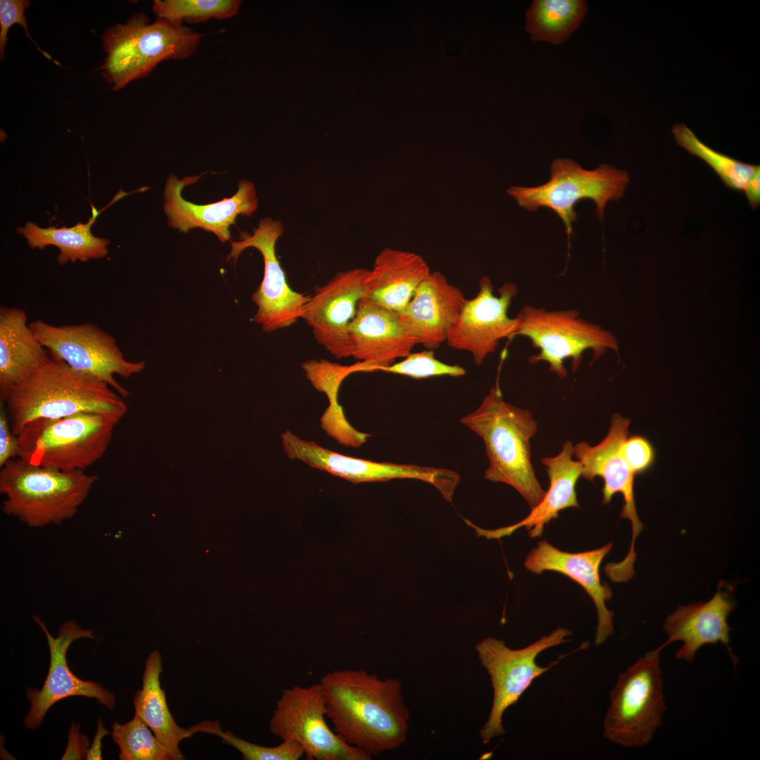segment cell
Returning <instances> with one entry per match:
<instances>
[{"instance_id":"1","label":"cell","mask_w":760,"mask_h":760,"mask_svg":"<svg viewBox=\"0 0 760 760\" xmlns=\"http://www.w3.org/2000/svg\"><path fill=\"white\" fill-rule=\"evenodd\" d=\"M319 683L327 718L347 743L373 756L405 742L410 716L399 679H381L361 669H336Z\"/></svg>"},{"instance_id":"28","label":"cell","mask_w":760,"mask_h":760,"mask_svg":"<svg viewBox=\"0 0 760 760\" xmlns=\"http://www.w3.org/2000/svg\"><path fill=\"white\" fill-rule=\"evenodd\" d=\"M91 209L92 216L86 224L79 222L72 227L41 228L34 222H27L17 231L25 237L31 248L43 249L47 246L58 247L60 253L57 260L61 265L103 258L108 254L109 241L96 237L91 234V227L100 213L93 205Z\"/></svg>"},{"instance_id":"39","label":"cell","mask_w":760,"mask_h":760,"mask_svg":"<svg viewBox=\"0 0 760 760\" xmlns=\"http://www.w3.org/2000/svg\"><path fill=\"white\" fill-rule=\"evenodd\" d=\"M89 742L87 736L79 733V725L72 723L68 743L61 759H83L86 757Z\"/></svg>"},{"instance_id":"36","label":"cell","mask_w":760,"mask_h":760,"mask_svg":"<svg viewBox=\"0 0 760 760\" xmlns=\"http://www.w3.org/2000/svg\"><path fill=\"white\" fill-rule=\"evenodd\" d=\"M621 454L635 475L647 471L655 460V451L647 438L640 435L627 437L621 443Z\"/></svg>"},{"instance_id":"9","label":"cell","mask_w":760,"mask_h":760,"mask_svg":"<svg viewBox=\"0 0 760 760\" xmlns=\"http://www.w3.org/2000/svg\"><path fill=\"white\" fill-rule=\"evenodd\" d=\"M571 634L569 629L559 627L533 643L517 650L491 636L477 643L475 649L478 657L490 676L493 689L492 707L479 732L483 744H488L493 738L505 734L502 718L505 711L519 701L536 678L571 652L560 656L548 666L538 665V656L549 648L569 642Z\"/></svg>"},{"instance_id":"14","label":"cell","mask_w":760,"mask_h":760,"mask_svg":"<svg viewBox=\"0 0 760 760\" xmlns=\"http://www.w3.org/2000/svg\"><path fill=\"white\" fill-rule=\"evenodd\" d=\"M631 422L630 419L616 413L612 418L607 435L600 443L591 446L585 442H581L574 446V455L581 464V476L591 481L597 476L603 479V504L609 503L616 493H619L623 495V505L621 517L631 521L632 540L626 557L619 562L612 563V568L615 575L623 580L631 579L635 574V542L643 529L635 507V475L620 451L621 443L628 437Z\"/></svg>"},{"instance_id":"23","label":"cell","mask_w":760,"mask_h":760,"mask_svg":"<svg viewBox=\"0 0 760 760\" xmlns=\"http://www.w3.org/2000/svg\"><path fill=\"white\" fill-rule=\"evenodd\" d=\"M735 606L734 600L723 591L717 592L707 602L678 606L665 620L663 630L668 639L659 648L681 642V647L675 653L676 659L692 662L701 647L721 643L735 661L730 647L731 628L728 623Z\"/></svg>"},{"instance_id":"31","label":"cell","mask_w":760,"mask_h":760,"mask_svg":"<svg viewBox=\"0 0 760 760\" xmlns=\"http://www.w3.org/2000/svg\"><path fill=\"white\" fill-rule=\"evenodd\" d=\"M112 729L120 760H173L169 750L138 716L125 723L115 721Z\"/></svg>"},{"instance_id":"2","label":"cell","mask_w":760,"mask_h":760,"mask_svg":"<svg viewBox=\"0 0 760 760\" xmlns=\"http://www.w3.org/2000/svg\"><path fill=\"white\" fill-rule=\"evenodd\" d=\"M122 396L107 384L78 372L49 353L32 374L17 385L5 401L12 432L17 436L29 422L80 412L121 419L127 410Z\"/></svg>"},{"instance_id":"3","label":"cell","mask_w":760,"mask_h":760,"mask_svg":"<svg viewBox=\"0 0 760 760\" xmlns=\"http://www.w3.org/2000/svg\"><path fill=\"white\" fill-rule=\"evenodd\" d=\"M460 422L484 442L489 461L485 479L511 486L531 509L537 506L546 490L538 481L531 462L530 440L538 429L531 413L505 401L496 384L480 406Z\"/></svg>"},{"instance_id":"18","label":"cell","mask_w":760,"mask_h":760,"mask_svg":"<svg viewBox=\"0 0 760 760\" xmlns=\"http://www.w3.org/2000/svg\"><path fill=\"white\" fill-rule=\"evenodd\" d=\"M369 270L354 268L334 275L310 296L302 319L317 342L337 359L350 357L348 328L365 296Z\"/></svg>"},{"instance_id":"30","label":"cell","mask_w":760,"mask_h":760,"mask_svg":"<svg viewBox=\"0 0 760 760\" xmlns=\"http://www.w3.org/2000/svg\"><path fill=\"white\" fill-rule=\"evenodd\" d=\"M672 132L678 145L707 163L732 190L744 191L750 177L760 168L759 165L741 162L712 149L684 124L675 125Z\"/></svg>"},{"instance_id":"25","label":"cell","mask_w":760,"mask_h":760,"mask_svg":"<svg viewBox=\"0 0 760 760\" xmlns=\"http://www.w3.org/2000/svg\"><path fill=\"white\" fill-rule=\"evenodd\" d=\"M27 324L25 310L0 309V400L5 403L11 391L49 357Z\"/></svg>"},{"instance_id":"21","label":"cell","mask_w":760,"mask_h":760,"mask_svg":"<svg viewBox=\"0 0 760 760\" xmlns=\"http://www.w3.org/2000/svg\"><path fill=\"white\" fill-rule=\"evenodd\" d=\"M612 547V543H608L601 547L588 551L568 552L543 540L530 552L524 562L525 567L535 574L539 575L545 571H556L570 578L583 588L592 599L597 611L596 645H602L614 631V612L606 606V602L612 597V592L607 583H602L600 576L601 563Z\"/></svg>"},{"instance_id":"35","label":"cell","mask_w":760,"mask_h":760,"mask_svg":"<svg viewBox=\"0 0 760 760\" xmlns=\"http://www.w3.org/2000/svg\"><path fill=\"white\" fill-rule=\"evenodd\" d=\"M302 367L314 388L327 395L330 407L338 405L340 386L347 376L354 373L353 365H342L322 359L308 360Z\"/></svg>"},{"instance_id":"37","label":"cell","mask_w":760,"mask_h":760,"mask_svg":"<svg viewBox=\"0 0 760 760\" xmlns=\"http://www.w3.org/2000/svg\"><path fill=\"white\" fill-rule=\"evenodd\" d=\"M30 3L28 0L0 1V58L1 61L4 59L8 30L14 24L21 25L25 30L27 36L37 45L29 34L25 16V11Z\"/></svg>"},{"instance_id":"24","label":"cell","mask_w":760,"mask_h":760,"mask_svg":"<svg viewBox=\"0 0 760 760\" xmlns=\"http://www.w3.org/2000/svg\"><path fill=\"white\" fill-rule=\"evenodd\" d=\"M573 455L574 446L568 441L564 443L562 451L557 455L542 460L541 462L550 479V487L540 502L531 509L527 517L513 525L495 530H484L474 526L478 535L487 538H500L525 527L530 537H539L543 534L545 525L557 518L560 511L569 507H579L576 486L581 476L582 467L578 460H573Z\"/></svg>"},{"instance_id":"41","label":"cell","mask_w":760,"mask_h":760,"mask_svg":"<svg viewBox=\"0 0 760 760\" xmlns=\"http://www.w3.org/2000/svg\"><path fill=\"white\" fill-rule=\"evenodd\" d=\"M112 732L107 730L102 722L101 718H99L97 721V730L95 737L93 740V743L89 749H87L86 759L89 760H100L102 759L101 755V740L102 738L107 735H111Z\"/></svg>"},{"instance_id":"10","label":"cell","mask_w":760,"mask_h":760,"mask_svg":"<svg viewBox=\"0 0 760 760\" xmlns=\"http://www.w3.org/2000/svg\"><path fill=\"white\" fill-rule=\"evenodd\" d=\"M519 327L514 337L528 338L538 353L529 361L547 362L552 372L559 378L567 375L564 362L571 359L576 371L580 366L583 354L591 350L597 360L607 349L618 353L616 337L609 331L579 316L575 310L548 311L543 308L526 305L517 315Z\"/></svg>"},{"instance_id":"34","label":"cell","mask_w":760,"mask_h":760,"mask_svg":"<svg viewBox=\"0 0 760 760\" xmlns=\"http://www.w3.org/2000/svg\"><path fill=\"white\" fill-rule=\"evenodd\" d=\"M379 371L416 379L440 376L457 377L466 374V370L462 367L440 361L435 357L433 350L429 349L410 353L402 360L382 367Z\"/></svg>"},{"instance_id":"6","label":"cell","mask_w":760,"mask_h":760,"mask_svg":"<svg viewBox=\"0 0 760 760\" xmlns=\"http://www.w3.org/2000/svg\"><path fill=\"white\" fill-rule=\"evenodd\" d=\"M120 418L80 412L27 424L16 436L18 457L63 471L85 470L106 453Z\"/></svg>"},{"instance_id":"40","label":"cell","mask_w":760,"mask_h":760,"mask_svg":"<svg viewBox=\"0 0 760 760\" xmlns=\"http://www.w3.org/2000/svg\"><path fill=\"white\" fill-rule=\"evenodd\" d=\"M743 191L751 208L756 209L760 205V168L750 177Z\"/></svg>"},{"instance_id":"5","label":"cell","mask_w":760,"mask_h":760,"mask_svg":"<svg viewBox=\"0 0 760 760\" xmlns=\"http://www.w3.org/2000/svg\"><path fill=\"white\" fill-rule=\"evenodd\" d=\"M202 36L182 24L162 18L150 23L146 14L137 13L102 36L107 53L101 68L103 75L113 90L122 89L148 75L163 61L191 57Z\"/></svg>"},{"instance_id":"13","label":"cell","mask_w":760,"mask_h":760,"mask_svg":"<svg viewBox=\"0 0 760 760\" xmlns=\"http://www.w3.org/2000/svg\"><path fill=\"white\" fill-rule=\"evenodd\" d=\"M281 222L271 217L261 219L252 234L241 232L239 240L230 241L232 250L227 262L236 261L248 248H255L264 261V274L261 284L252 294L251 300L257 306L253 321L265 332H272L293 325L302 319L305 306L310 296L293 291L288 284L286 274L276 255V243L283 234Z\"/></svg>"},{"instance_id":"26","label":"cell","mask_w":760,"mask_h":760,"mask_svg":"<svg viewBox=\"0 0 760 760\" xmlns=\"http://www.w3.org/2000/svg\"><path fill=\"white\" fill-rule=\"evenodd\" d=\"M430 272L427 263L418 254L384 248L369 270L365 298L400 314Z\"/></svg>"},{"instance_id":"32","label":"cell","mask_w":760,"mask_h":760,"mask_svg":"<svg viewBox=\"0 0 760 760\" xmlns=\"http://www.w3.org/2000/svg\"><path fill=\"white\" fill-rule=\"evenodd\" d=\"M239 0H156L153 11L157 18L182 24L209 19L230 18L238 13Z\"/></svg>"},{"instance_id":"12","label":"cell","mask_w":760,"mask_h":760,"mask_svg":"<svg viewBox=\"0 0 760 760\" xmlns=\"http://www.w3.org/2000/svg\"><path fill=\"white\" fill-rule=\"evenodd\" d=\"M29 326L50 354L75 371L107 384L122 397L129 393L114 375L129 378L145 367L144 361L125 360L113 336L94 323L56 326L37 319Z\"/></svg>"},{"instance_id":"4","label":"cell","mask_w":760,"mask_h":760,"mask_svg":"<svg viewBox=\"0 0 760 760\" xmlns=\"http://www.w3.org/2000/svg\"><path fill=\"white\" fill-rule=\"evenodd\" d=\"M98 479L12 459L0 471L2 511L31 528L59 525L77 513Z\"/></svg>"},{"instance_id":"16","label":"cell","mask_w":760,"mask_h":760,"mask_svg":"<svg viewBox=\"0 0 760 760\" xmlns=\"http://www.w3.org/2000/svg\"><path fill=\"white\" fill-rule=\"evenodd\" d=\"M479 289L471 299H467L460 315L446 340L449 346L471 354L477 365L493 353L504 338H512L519 327L517 317L511 318L508 310L518 288L507 282L493 293L490 279L484 276L479 281Z\"/></svg>"},{"instance_id":"11","label":"cell","mask_w":760,"mask_h":760,"mask_svg":"<svg viewBox=\"0 0 760 760\" xmlns=\"http://www.w3.org/2000/svg\"><path fill=\"white\" fill-rule=\"evenodd\" d=\"M319 683L284 689L270 720V732L297 742L307 760H369L372 756L347 743L327 724Z\"/></svg>"},{"instance_id":"22","label":"cell","mask_w":760,"mask_h":760,"mask_svg":"<svg viewBox=\"0 0 760 760\" xmlns=\"http://www.w3.org/2000/svg\"><path fill=\"white\" fill-rule=\"evenodd\" d=\"M466 300L442 273L430 272L399 315L417 344L434 350L446 341Z\"/></svg>"},{"instance_id":"27","label":"cell","mask_w":760,"mask_h":760,"mask_svg":"<svg viewBox=\"0 0 760 760\" xmlns=\"http://www.w3.org/2000/svg\"><path fill=\"white\" fill-rule=\"evenodd\" d=\"M162 671V656L158 650H153L145 662L142 688L136 692L133 698L135 715L148 725L169 750L173 760H182L184 756L179 749V744L195 733L190 728L180 727L171 714L165 692L160 685Z\"/></svg>"},{"instance_id":"17","label":"cell","mask_w":760,"mask_h":760,"mask_svg":"<svg viewBox=\"0 0 760 760\" xmlns=\"http://www.w3.org/2000/svg\"><path fill=\"white\" fill-rule=\"evenodd\" d=\"M34 620L44 631L50 652V666L44 685L40 690L27 688L26 697L31 707L24 718L25 726L37 729L48 710L57 702L73 696L96 699L108 709H113L115 697L100 683L83 680L70 669L67 651L71 643L81 638L94 639L92 631L82 628L75 621L68 620L58 628L57 637H53L38 616Z\"/></svg>"},{"instance_id":"15","label":"cell","mask_w":760,"mask_h":760,"mask_svg":"<svg viewBox=\"0 0 760 760\" xmlns=\"http://www.w3.org/2000/svg\"><path fill=\"white\" fill-rule=\"evenodd\" d=\"M281 441L284 450L291 460H300L354 483L416 479L433 486L448 499L453 495L460 479L457 472L448 469L379 462L341 455L303 439L290 431L282 433Z\"/></svg>"},{"instance_id":"20","label":"cell","mask_w":760,"mask_h":760,"mask_svg":"<svg viewBox=\"0 0 760 760\" xmlns=\"http://www.w3.org/2000/svg\"><path fill=\"white\" fill-rule=\"evenodd\" d=\"M203 174L182 179L173 174L168 177L163 206L168 224L184 233L201 228L213 233L222 243L231 241L230 227L235 224L237 216L250 217L258 208L255 187L253 182L243 179L231 198L205 205L186 201L182 196V189L196 182Z\"/></svg>"},{"instance_id":"29","label":"cell","mask_w":760,"mask_h":760,"mask_svg":"<svg viewBox=\"0 0 760 760\" xmlns=\"http://www.w3.org/2000/svg\"><path fill=\"white\" fill-rule=\"evenodd\" d=\"M588 5L583 0H535L526 13V30L535 42L560 44L583 21Z\"/></svg>"},{"instance_id":"19","label":"cell","mask_w":760,"mask_h":760,"mask_svg":"<svg viewBox=\"0 0 760 760\" xmlns=\"http://www.w3.org/2000/svg\"><path fill=\"white\" fill-rule=\"evenodd\" d=\"M350 357L358 360L355 372H370L412 353L417 342L400 315L366 298L357 305L348 328Z\"/></svg>"},{"instance_id":"7","label":"cell","mask_w":760,"mask_h":760,"mask_svg":"<svg viewBox=\"0 0 760 760\" xmlns=\"http://www.w3.org/2000/svg\"><path fill=\"white\" fill-rule=\"evenodd\" d=\"M661 651L647 652L619 674L603 720V737L610 742L643 747L661 726L666 704Z\"/></svg>"},{"instance_id":"33","label":"cell","mask_w":760,"mask_h":760,"mask_svg":"<svg viewBox=\"0 0 760 760\" xmlns=\"http://www.w3.org/2000/svg\"><path fill=\"white\" fill-rule=\"evenodd\" d=\"M196 733H207L220 737L222 742L238 750L244 760H298L304 756L302 747L292 740H282L277 746L268 747L241 739L229 731H222L219 722L205 721L191 727Z\"/></svg>"},{"instance_id":"8","label":"cell","mask_w":760,"mask_h":760,"mask_svg":"<svg viewBox=\"0 0 760 760\" xmlns=\"http://www.w3.org/2000/svg\"><path fill=\"white\" fill-rule=\"evenodd\" d=\"M550 170V179L545 184L535 187L513 186L507 193L528 211L540 207L555 211L565 226L568 239L576 220L574 206L578 201L593 200L602 220L607 203L619 201L630 181L626 171L613 166L600 164L593 170H586L569 158L555 159Z\"/></svg>"},{"instance_id":"38","label":"cell","mask_w":760,"mask_h":760,"mask_svg":"<svg viewBox=\"0 0 760 760\" xmlns=\"http://www.w3.org/2000/svg\"><path fill=\"white\" fill-rule=\"evenodd\" d=\"M19 446L17 436L9 425L7 414L4 410L0 412V467L8 461L18 457Z\"/></svg>"}]
</instances>
